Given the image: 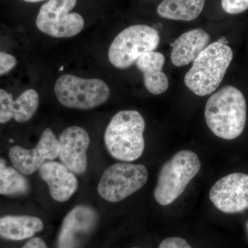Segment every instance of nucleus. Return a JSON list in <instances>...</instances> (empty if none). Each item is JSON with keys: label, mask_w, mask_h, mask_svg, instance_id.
Wrapping results in <instances>:
<instances>
[{"label": "nucleus", "mask_w": 248, "mask_h": 248, "mask_svg": "<svg viewBox=\"0 0 248 248\" xmlns=\"http://www.w3.org/2000/svg\"><path fill=\"white\" fill-rule=\"evenodd\" d=\"M44 229L40 218L32 216L0 217V236L5 239L21 241L30 239Z\"/></svg>", "instance_id": "f3484780"}, {"label": "nucleus", "mask_w": 248, "mask_h": 248, "mask_svg": "<svg viewBox=\"0 0 248 248\" xmlns=\"http://www.w3.org/2000/svg\"><path fill=\"white\" fill-rule=\"evenodd\" d=\"M42 180L48 186L49 192L54 200L65 202L76 193L78 180L76 174L64 165L49 161L39 170Z\"/></svg>", "instance_id": "ddd939ff"}, {"label": "nucleus", "mask_w": 248, "mask_h": 248, "mask_svg": "<svg viewBox=\"0 0 248 248\" xmlns=\"http://www.w3.org/2000/svg\"><path fill=\"white\" fill-rule=\"evenodd\" d=\"M40 96L34 89L22 93L14 100L12 94L0 89V124L14 119L19 123L31 120L38 109Z\"/></svg>", "instance_id": "4468645a"}, {"label": "nucleus", "mask_w": 248, "mask_h": 248, "mask_svg": "<svg viewBox=\"0 0 248 248\" xmlns=\"http://www.w3.org/2000/svg\"><path fill=\"white\" fill-rule=\"evenodd\" d=\"M59 141L51 129L46 128L42 134L38 143L32 149L19 146L11 147L9 159L13 166L24 175H31L39 170L42 165L59 156Z\"/></svg>", "instance_id": "9d476101"}, {"label": "nucleus", "mask_w": 248, "mask_h": 248, "mask_svg": "<svg viewBox=\"0 0 248 248\" xmlns=\"http://www.w3.org/2000/svg\"><path fill=\"white\" fill-rule=\"evenodd\" d=\"M98 215L91 206L79 205L72 209L62 221L57 248H79L97 226Z\"/></svg>", "instance_id": "9b49d317"}, {"label": "nucleus", "mask_w": 248, "mask_h": 248, "mask_svg": "<svg viewBox=\"0 0 248 248\" xmlns=\"http://www.w3.org/2000/svg\"><path fill=\"white\" fill-rule=\"evenodd\" d=\"M148 178L143 165L117 163L104 171L98 184V193L107 202H121L143 187Z\"/></svg>", "instance_id": "0eeeda50"}, {"label": "nucleus", "mask_w": 248, "mask_h": 248, "mask_svg": "<svg viewBox=\"0 0 248 248\" xmlns=\"http://www.w3.org/2000/svg\"><path fill=\"white\" fill-rule=\"evenodd\" d=\"M159 32L144 24L130 26L117 35L108 50L110 63L119 69L135 63L143 54L154 51L159 45Z\"/></svg>", "instance_id": "39448f33"}, {"label": "nucleus", "mask_w": 248, "mask_h": 248, "mask_svg": "<svg viewBox=\"0 0 248 248\" xmlns=\"http://www.w3.org/2000/svg\"><path fill=\"white\" fill-rule=\"evenodd\" d=\"M164 63V55L155 50L143 54L135 62L137 68L143 73L146 89L152 94H161L169 89V79L163 72Z\"/></svg>", "instance_id": "dca6fc26"}, {"label": "nucleus", "mask_w": 248, "mask_h": 248, "mask_svg": "<svg viewBox=\"0 0 248 248\" xmlns=\"http://www.w3.org/2000/svg\"></svg>", "instance_id": "a878e982"}, {"label": "nucleus", "mask_w": 248, "mask_h": 248, "mask_svg": "<svg viewBox=\"0 0 248 248\" xmlns=\"http://www.w3.org/2000/svg\"><path fill=\"white\" fill-rule=\"evenodd\" d=\"M17 65V60L11 54L0 51V76L9 73Z\"/></svg>", "instance_id": "412c9836"}, {"label": "nucleus", "mask_w": 248, "mask_h": 248, "mask_svg": "<svg viewBox=\"0 0 248 248\" xmlns=\"http://www.w3.org/2000/svg\"><path fill=\"white\" fill-rule=\"evenodd\" d=\"M232 59L233 51L229 46L220 41L210 44L195 59L186 73V86L201 97L215 92L224 78Z\"/></svg>", "instance_id": "7ed1b4c3"}, {"label": "nucleus", "mask_w": 248, "mask_h": 248, "mask_svg": "<svg viewBox=\"0 0 248 248\" xmlns=\"http://www.w3.org/2000/svg\"><path fill=\"white\" fill-rule=\"evenodd\" d=\"M200 160L194 152L182 150L176 153L160 170L154 190L155 200L169 205L184 193L186 187L201 170Z\"/></svg>", "instance_id": "20e7f679"}, {"label": "nucleus", "mask_w": 248, "mask_h": 248, "mask_svg": "<svg viewBox=\"0 0 248 248\" xmlns=\"http://www.w3.org/2000/svg\"><path fill=\"white\" fill-rule=\"evenodd\" d=\"M207 125L214 135L226 140L239 138L247 120V104L237 88L226 86L209 98L205 108Z\"/></svg>", "instance_id": "f257e3e1"}, {"label": "nucleus", "mask_w": 248, "mask_h": 248, "mask_svg": "<svg viewBox=\"0 0 248 248\" xmlns=\"http://www.w3.org/2000/svg\"><path fill=\"white\" fill-rule=\"evenodd\" d=\"M246 228H247L248 232V221L247 224H246Z\"/></svg>", "instance_id": "393cba45"}, {"label": "nucleus", "mask_w": 248, "mask_h": 248, "mask_svg": "<svg viewBox=\"0 0 248 248\" xmlns=\"http://www.w3.org/2000/svg\"><path fill=\"white\" fill-rule=\"evenodd\" d=\"M21 248H48L44 240L39 237H33Z\"/></svg>", "instance_id": "5701e85b"}, {"label": "nucleus", "mask_w": 248, "mask_h": 248, "mask_svg": "<svg viewBox=\"0 0 248 248\" xmlns=\"http://www.w3.org/2000/svg\"><path fill=\"white\" fill-rule=\"evenodd\" d=\"M159 248H193L185 239L180 237H169L164 239Z\"/></svg>", "instance_id": "4be33fe9"}, {"label": "nucleus", "mask_w": 248, "mask_h": 248, "mask_svg": "<svg viewBox=\"0 0 248 248\" xmlns=\"http://www.w3.org/2000/svg\"><path fill=\"white\" fill-rule=\"evenodd\" d=\"M77 0H48L41 6L36 19L37 29L56 38L74 37L84 27V19L77 13H71Z\"/></svg>", "instance_id": "6e6552de"}, {"label": "nucleus", "mask_w": 248, "mask_h": 248, "mask_svg": "<svg viewBox=\"0 0 248 248\" xmlns=\"http://www.w3.org/2000/svg\"><path fill=\"white\" fill-rule=\"evenodd\" d=\"M24 1H27V2L36 3L40 2V1H44V0H24Z\"/></svg>", "instance_id": "b1692460"}, {"label": "nucleus", "mask_w": 248, "mask_h": 248, "mask_svg": "<svg viewBox=\"0 0 248 248\" xmlns=\"http://www.w3.org/2000/svg\"><path fill=\"white\" fill-rule=\"evenodd\" d=\"M210 36L202 29L184 32L173 42L171 61L177 67L186 66L194 62L210 45Z\"/></svg>", "instance_id": "2eb2a0df"}, {"label": "nucleus", "mask_w": 248, "mask_h": 248, "mask_svg": "<svg viewBox=\"0 0 248 248\" xmlns=\"http://www.w3.org/2000/svg\"><path fill=\"white\" fill-rule=\"evenodd\" d=\"M210 200L224 213L248 210V174L235 172L221 178L212 187Z\"/></svg>", "instance_id": "1a4fd4ad"}, {"label": "nucleus", "mask_w": 248, "mask_h": 248, "mask_svg": "<svg viewBox=\"0 0 248 248\" xmlns=\"http://www.w3.org/2000/svg\"><path fill=\"white\" fill-rule=\"evenodd\" d=\"M146 122L137 110H122L111 119L104 133V142L112 157L124 162L140 158L144 151Z\"/></svg>", "instance_id": "f03ea898"}, {"label": "nucleus", "mask_w": 248, "mask_h": 248, "mask_svg": "<svg viewBox=\"0 0 248 248\" xmlns=\"http://www.w3.org/2000/svg\"><path fill=\"white\" fill-rule=\"evenodd\" d=\"M205 0H164L157 7L160 17L189 22L197 19L205 6Z\"/></svg>", "instance_id": "a211bd4d"}, {"label": "nucleus", "mask_w": 248, "mask_h": 248, "mask_svg": "<svg viewBox=\"0 0 248 248\" xmlns=\"http://www.w3.org/2000/svg\"><path fill=\"white\" fill-rule=\"evenodd\" d=\"M30 190L29 180L16 168L8 166L0 159V195L21 196Z\"/></svg>", "instance_id": "6ab92c4d"}, {"label": "nucleus", "mask_w": 248, "mask_h": 248, "mask_svg": "<svg viewBox=\"0 0 248 248\" xmlns=\"http://www.w3.org/2000/svg\"><path fill=\"white\" fill-rule=\"evenodd\" d=\"M58 141V157L62 164L75 174H84L87 169L90 145L88 132L79 126L68 127L62 132Z\"/></svg>", "instance_id": "f8f14e48"}, {"label": "nucleus", "mask_w": 248, "mask_h": 248, "mask_svg": "<svg viewBox=\"0 0 248 248\" xmlns=\"http://www.w3.org/2000/svg\"><path fill=\"white\" fill-rule=\"evenodd\" d=\"M55 93L63 107L89 110L107 102L110 90L107 83L101 79L63 75L55 83Z\"/></svg>", "instance_id": "423d86ee"}, {"label": "nucleus", "mask_w": 248, "mask_h": 248, "mask_svg": "<svg viewBox=\"0 0 248 248\" xmlns=\"http://www.w3.org/2000/svg\"><path fill=\"white\" fill-rule=\"evenodd\" d=\"M221 6L227 14H242L248 9V0H221Z\"/></svg>", "instance_id": "aec40b11"}]
</instances>
